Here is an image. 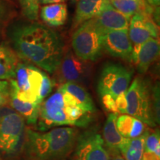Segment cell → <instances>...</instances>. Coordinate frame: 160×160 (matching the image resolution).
I'll return each mask as SVG.
<instances>
[{
	"mask_svg": "<svg viewBox=\"0 0 160 160\" xmlns=\"http://www.w3.org/2000/svg\"><path fill=\"white\" fill-rule=\"evenodd\" d=\"M11 40L18 57L49 73L57 71L64 44L54 31L37 23L18 26L12 31Z\"/></svg>",
	"mask_w": 160,
	"mask_h": 160,
	"instance_id": "obj_1",
	"label": "cell"
},
{
	"mask_svg": "<svg viewBox=\"0 0 160 160\" xmlns=\"http://www.w3.org/2000/svg\"><path fill=\"white\" fill-rule=\"evenodd\" d=\"M27 150L35 160H61L71 152L77 139L73 128H57L39 133L28 129Z\"/></svg>",
	"mask_w": 160,
	"mask_h": 160,
	"instance_id": "obj_2",
	"label": "cell"
},
{
	"mask_svg": "<svg viewBox=\"0 0 160 160\" xmlns=\"http://www.w3.org/2000/svg\"><path fill=\"white\" fill-rule=\"evenodd\" d=\"M87 114L77 105L73 97L63 90L57 91L40 105L38 123L40 130L57 125H77L86 121Z\"/></svg>",
	"mask_w": 160,
	"mask_h": 160,
	"instance_id": "obj_3",
	"label": "cell"
},
{
	"mask_svg": "<svg viewBox=\"0 0 160 160\" xmlns=\"http://www.w3.org/2000/svg\"><path fill=\"white\" fill-rule=\"evenodd\" d=\"M127 114L137 118L145 125L155 127L159 123V89L151 92L145 80L137 77L125 92Z\"/></svg>",
	"mask_w": 160,
	"mask_h": 160,
	"instance_id": "obj_4",
	"label": "cell"
},
{
	"mask_svg": "<svg viewBox=\"0 0 160 160\" xmlns=\"http://www.w3.org/2000/svg\"><path fill=\"white\" fill-rule=\"evenodd\" d=\"M44 73L35 66L18 63L15 77L10 79V92L22 101L41 105L39 91Z\"/></svg>",
	"mask_w": 160,
	"mask_h": 160,
	"instance_id": "obj_5",
	"label": "cell"
},
{
	"mask_svg": "<svg viewBox=\"0 0 160 160\" xmlns=\"http://www.w3.org/2000/svg\"><path fill=\"white\" fill-rule=\"evenodd\" d=\"M102 35L93 18L83 22L72 37L74 54L84 61H96L102 53Z\"/></svg>",
	"mask_w": 160,
	"mask_h": 160,
	"instance_id": "obj_6",
	"label": "cell"
},
{
	"mask_svg": "<svg viewBox=\"0 0 160 160\" xmlns=\"http://www.w3.org/2000/svg\"><path fill=\"white\" fill-rule=\"evenodd\" d=\"M133 71L118 64H108L103 68L98 82L100 97L109 95L116 99L128 88Z\"/></svg>",
	"mask_w": 160,
	"mask_h": 160,
	"instance_id": "obj_7",
	"label": "cell"
},
{
	"mask_svg": "<svg viewBox=\"0 0 160 160\" xmlns=\"http://www.w3.org/2000/svg\"><path fill=\"white\" fill-rule=\"evenodd\" d=\"M25 119L16 112L0 117V151L13 153L17 151L25 131Z\"/></svg>",
	"mask_w": 160,
	"mask_h": 160,
	"instance_id": "obj_8",
	"label": "cell"
},
{
	"mask_svg": "<svg viewBox=\"0 0 160 160\" xmlns=\"http://www.w3.org/2000/svg\"><path fill=\"white\" fill-rule=\"evenodd\" d=\"M128 35L133 45L132 60L134 62L141 45L151 38H157V27L150 17V13L140 12L131 18Z\"/></svg>",
	"mask_w": 160,
	"mask_h": 160,
	"instance_id": "obj_9",
	"label": "cell"
},
{
	"mask_svg": "<svg viewBox=\"0 0 160 160\" xmlns=\"http://www.w3.org/2000/svg\"><path fill=\"white\" fill-rule=\"evenodd\" d=\"M101 135L94 131L84 133L77 139L73 160H110Z\"/></svg>",
	"mask_w": 160,
	"mask_h": 160,
	"instance_id": "obj_10",
	"label": "cell"
},
{
	"mask_svg": "<svg viewBox=\"0 0 160 160\" xmlns=\"http://www.w3.org/2000/svg\"><path fill=\"white\" fill-rule=\"evenodd\" d=\"M102 49L112 57L131 61L133 45L129 38L128 30L106 32L102 38Z\"/></svg>",
	"mask_w": 160,
	"mask_h": 160,
	"instance_id": "obj_11",
	"label": "cell"
},
{
	"mask_svg": "<svg viewBox=\"0 0 160 160\" xmlns=\"http://www.w3.org/2000/svg\"><path fill=\"white\" fill-rule=\"evenodd\" d=\"M58 70L60 79L64 83L81 82L86 79L88 73L86 61L80 59L71 51L63 55Z\"/></svg>",
	"mask_w": 160,
	"mask_h": 160,
	"instance_id": "obj_12",
	"label": "cell"
},
{
	"mask_svg": "<svg viewBox=\"0 0 160 160\" xmlns=\"http://www.w3.org/2000/svg\"><path fill=\"white\" fill-rule=\"evenodd\" d=\"M102 33L117 30H128L131 18L124 15L111 5L106 4L101 13L93 18Z\"/></svg>",
	"mask_w": 160,
	"mask_h": 160,
	"instance_id": "obj_13",
	"label": "cell"
},
{
	"mask_svg": "<svg viewBox=\"0 0 160 160\" xmlns=\"http://www.w3.org/2000/svg\"><path fill=\"white\" fill-rule=\"evenodd\" d=\"M159 42L157 38H151L141 45L134 63L139 73H145L159 54Z\"/></svg>",
	"mask_w": 160,
	"mask_h": 160,
	"instance_id": "obj_14",
	"label": "cell"
},
{
	"mask_svg": "<svg viewBox=\"0 0 160 160\" xmlns=\"http://www.w3.org/2000/svg\"><path fill=\"white\" fill-rule=\"evenodd\" d=\"M109 0H79L73 27L76 28L99 14Z\"/></svg>",
	"mask_w": 160,
	"mask_h": 160,
	"instance_id": "obj_15",
	"label": "cell"
},
{
	"mask_svg": "<svg viewBox=\"0 0 160 160\" xmlns=\"http://www.w3.org/2000/svg\"><path fill=\"white\" fill-rule=\"evenodd\" d=\"M117 113H110L103 128V140L105 145L111 151H119L127 139L120 134L117 127Z\"/></svg>",
	"mask_w": 160,
	"mask_h": 160,
	"instance_id": "obj_16",
	"label": "cell"
},
{
	"mask_svg": "<svg viewBox=\"0 0 160 160\" xmlns=\"http://www.w3.org/2000/svg\"><path fill=\"white\" fill-rule=\"evenodd\" d=\"M59 88L63 90L73 97L75 103L86 113H93L95 105L88 91L78 83H63Z\"/></svg>",
	"mask_w": 160,
	"mask_h": 160,
	"instance_id": "obj_17",
	"label": "cell"
},
{
	"mask_svg": "<svg viewBox=\"0 0 160 160\" xmlns=\"http://www.w3.org/2000/svg\"><path fill=\"white\" fill-rule=\"evenodd\" d=\"M117 127L120 134L125 139H134L145 131V124L128 114L117 117Z\"/></svg>",
	"mask_w": 160,
	"mask_h": 160,
	"instance_id": "obj_18",
	"label": "cell"
},
{
	"mask_svg": "<svg viewBox=\"0 0 160 160\" xmlns=\"http://www.w3.org/2000/svg\"><path fill=\"white\" fill-rule=\"evenodd\" d=\"M41 18L48 25L58 27L65 24L68 17L67 5L65 3L47 5L42 8Z\"/></svg>",
	"mask_w": 160,
	"mask_h": 160,
	"instance_id": "obj_19",
	"label": "cell"
},
{
	"mask_svg": "<svg viewBox=\"0 0 160 160\" xmlns=\"http://www.w3.org/2000/svg\"><path fill=\"white\" fill-rule=\"evenodd\" d=\"M8 101L11 107L21 115L24 119L28 122V123L34 125L37 122L40 107L39 104L22 101L12 92H10L9 93Z\"/></svg>",
	"mask_w": 160,
	"mask_h": 160,
	"instance_id": "obj_20",
	"label": "cell"
},
{
	"mask_svg": "<svg viewBox=\"0 0 160 160\" xmlns=\"http://www.w3.org/2000/svg\"><path fill=\"white\" fill-rule=\"evenodd\" d=\"M148 131H145L140 137L134 139H127L119 150L120 153L125 160H142L145 142Z\"/></svg>",
	"mask_w": 160,
	"mask_h": 160,
	"instance_id": "obj_21",
	"label": "cell"
},
{
	"mask_svg": "<svg viewBox=\"0 0 160 160\" xmlns=\"http://www.w3.org/2000/svg\"><path fill=\"white\" fill-rule=\"evenodd\" d=\"M18 63L17 55L11 49L0 47V79H13Z\"/></svg>",
	"mask_w": 160,
	"mask_h": 160,
	"instance_id": "obj_22",
	"label": "cell"
},
{
	"mask_svg": "<svg viewBox=\"0 0 160 160\" xmlns=\"http://www.w3.org/2000/svg\"><path fill=\"white\" fill-rule=\"evenodd\" d=\"M111 5L124 15L131 18L140 12L151 13V9L145 0H109Z\"/></svg>",
	"mask_w": 160,
	"mask_h": 160,
	"instance_id": "obj_23",
	"label": "cell"
},
{
	"mask_svg": "<svg viewBox=\"0 0 160 160\" xmlns=\"http://www.w3.org/2000/svg\"><path fill=\"white\" fill-rule=\"evenodd\" d=\"M23 15L31 21L38 19L39 8V0H19Z\"/></svg>",
	"mask_w": 160,
	"mask_h": 160,
	"instance_id": "obj_24",
	"label": "cell"
},
{
	"mask_svg": "<svg viewBox=\"0 0 160 160\" xmlns=\"http://www.w3.org/2000/svg\"><path fill=\"white\" fill-rule=\"evenodd\" d=\"M53 88V82H52V80L50 79L46 73H44L39 91V99L42 102L45 99V98L47 97L51 93Z\"/></svg>",
	"mask_w": 160,
	"mask_h": 160,
	"instance_id": "obj_25",
	"label": "cell"
},
{
	"mask_svg": "<svg viewBox=\"0 0 160 160\" xmlns=\"http://www.w3.org/2000/svg\"><path fill=\"white\" fill-rule=\"evenodd\" d=\"M101 97L102 102L103 104L104 108L107 111H108L111 113H117V114H118L114 98H113L111 96L109 95H104L102 97Z\"/></svg>",
	"mask_w": 160,
	"mask_h": 160,
	"instance_id": "obj_26",
	"label": "cell"
},
{
	"mask_svg": "<svg viewBox=\"0 0 160 160\" xmlns=\"http://www.w3.org/2000/svg\"><path fill=\"white\" fill-rule=\"evenodd\" d=\"M115 101L118 113L127 114V102H126L125 92L118 96L115 99Z\"/></svg>",
	"mask_w": 160,
	"mask_h": 160,
	"instance_id": "obj_27",
	"label": "cell"
},
{
	"mask_svg": "<svg viewBox=\"0 0 160 160\" xmlns=\"http://www.w3.org/2000/svg\"><path fill=\"white\" fill-rule=\"evenodd\" d=\"M0 92L9 97L10 83H8V82L0 79Z\"/></svg>",
	"mask_w": 160,
	"mask_h": 160,
	"instance_id": "obj_28",
	"label": "cell"
},
{
	"mask_svg": "<svg viewBox=\"0 0 160 160\" xmlns=\"http://www.w3.org/2000/svg\"><path fill=\"white\" fill-rule=\"evenodd\" d=\"M66 0H39V4L42 5H51V4L64 3Z\"/></svg>",
	"mask_w": 160,
	"mask_h": 160,
	"instance_id": "obj_29",
	"label": "cell"
},
{
	"mask_svg": "<svg viewBox=\"0 0 160 160\" xmlns=\"http://www.w3.org/2000/svg\"><path fill=\"white\" fill-rule=\"evenodd\" d=\"M111 157L110 156V160H125L119 151H111Z\"/></svg>",
	"mask_w": 160,
	"mask_h": 160,
	"instance_id": "obj_30",
	"label": "cell"
},
{
	"mask_svg": "<svg viewBox=\"0 0 160 160\" xmlns=\"http://www.w3.org/2000/svg\"><path fill=\"white\" fill-rule=\"evenodd\" d=\"M9 97L0 92V108L6 105L8 102Z\"/></svg>",
	"mask_w": 160,
	"mask_h": 160,
	"instance_id": "obj_31",
	"label": "cell"
},
{
	"mask_svg": "<svg viewBox=\"0 0 160 160\" xmlns=\"http://www.w3.org/2000/svg\"><path fill=\"white\" fill-rule=\"evenodd\" d=\"M148 4L153 6H159L160 4V0H149Z\"/></svg>",
	"mask_w": 160,
	"mask_h": 160,
	"instance_id": "obj_32",
	"label": "cell"
},
{
	"mask_svg": "<svg viewBox=\"0 0 160 160\" xmlns=\"http://www.w3.org/2000/svg\"><path fill=\"white\" fill-rule=\"evenodd\" d=\"M145 2H147L148 3H149V0H145Z\"/></svg>",
	"mask_w": 160,
	"mask_h": 160,
	"instance_id": "obj_33",
	"label": "cell"
},
{
	"mask_svg": "<svg viewBox=\"0 0 160 160\" xmlns=\"http://www.w3.org/2000/svg\"><path fill=\"white\" fill-rule=\"evenodd\" d=\"M72 1H73V2H77V1H79V0H72Z\"/></svg>",
	"mask_w": 160,
	"mask_h": 160,
	"instance_id": "obj_34",
	"label": "cell"
},
{
	"mask_svg": "<svg viewBox=\"0 0 160 160\" xmlns=\"http://www.w3.org/2000/svg\"><path fill=\"white\" fill-rule=\"evenodd\" d=\"M0 160H2V159H1V157H0Z\"/></svg>",
	"mask_w": 160,
	"mask_h": 160,
	"instance_id": "obj_35",
	"label": "cell"
}]
</instances>
